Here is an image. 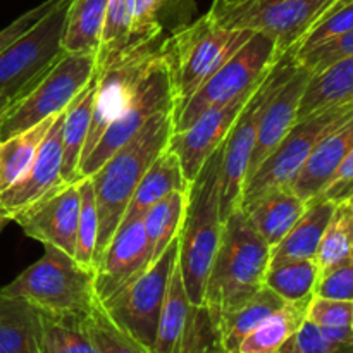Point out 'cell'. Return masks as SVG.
<instances>
[{"label": "cell", "mask_w": 353, "mask_h": 353, "mask_svg": "<svg viewBox=\"0 0 353 353\" xmlns=\"http://www.w3.org/2000/svg\"><path fill=\"white\" fill-rule=\"evenodd\" d=\"M271 262V247L252 228L241 209H234L223 223L219 247L210 265L203 307L219 324L255 293L264 288Z\"/></svg>", "instance_id": "cell-1"}, {"label": "cell", "mask_w": 353, "mask_h": 353, "mask_svg": "<svg viewBox=\"0 0 353 353\" xmlns=\"http://www.w3.org/2000/svg\"><path fill=\"white\" fill-rule=\"evenodd\" d=\"M174 109L176 107H171L152 116L143 128L92 176L99 209L95 268L119 228L138 183L157 155L168 147L174 131Z\"/></svg>", "instance_id": "cell-2"}, {"label": "cell", "mask_w": 353, "mask_h": 353, "mask_svg": "<svg viewBox=\"0 0 353 353\" xmlns=\"http://www.w3.org/2000/svg\"><path fill=\"white\" fill-rule=\"evenodd\" d=\"M223 147L200 169L190 185L188 205L178 236V265L190 302L203 307L205 285L223 233L221 216Z\"/></svg>", "instance_id": "cell-3"}, {"label": "cell", "mask_w": 353, "mask_h": 353, "mask_svg": "<svg viewBox=\"0 0 353 353\" xmlns=\"http://www.w3.org/2000/svg\"><path fill=\"white\" fill-rule=\"evenodd\" d=\"M0 295L26 300L41 312L59 317H85L99 302L92 269L52 245H43L41 259L2 286Z\"/></svg>", "instance_id": "cell-4"}, {"label": "cell", "mask_w": 353, "mask_h": 353, "mask_svg": "<svg viewBox=\"0 0 353 353\" xmlns=\"http://www.w3.org/2000/svg\"><path fill=\"white\" fill-rule=\"evenodd\" d=\"M252 34V31L221 26L209 14L178 28L172 37L165 40L176 109H179L234 52L240 50Z\"/></svg>", "instance_id": "cell-5"}, {"label": "cell", "mask_w": 353, "mask_h": 353, "mask_svg": "<svg viewBox=\"0 0 353 353\" xmlns=\"http://www.w3.org/2000/svg\"><path fill=\"white\" fill-rule=\"evenodd\" d=\"M338 0H214L209 16L230 30L261 33L281 54L296 48Z\"/></svg>", "instance_id": "cell-6"}, {"label": "cell", "mask_w": 353, "mask_h": 353, "mask_svg": "<svg viewBox=\"0 0 353 353\" xmlns=\"http://www.w3.org/2000/svg\"><path fill=\"white\" fill-rule=\"evenodd\" d=\"M97 74L95 55L62 54L0 112V141L64 112Z\"/></svg>", "instance_id": "cell-7"}, {"label": "cell", "mask_w": 353, "mask_h": 353, "mask_svg": "<svg viewBox=\"0 0 353 353\" xmlns=\"http://www.w3.org/2000/svg\"><path fill=\"white\" fill-rule=\"evenodd\" d=\"M285 55L279 52L274 40L261 33L252 34L250 40L234 52L179 109H174V131L188 128L207 110L226 105L252 92Z\"/></svg>", "instance_id": "cell-8"}, {"label": "cell", "mask_w": 353, "mask_h": 353, "mask_svg": "<svg viewBox=\"0 0 353 353\" xmlns=\"http://www.w3.org/2000/svg\"><path fill=\"white\" fill-rule=\"evenodd\" d=\"M353 116V102L331 105L296 119L281 143L245 183L241 203L276 188H290L317 145Z\"/></svg>", "instance_id": "cell-9"}, {"label": "cell", "mask_w": 353, "mask_h": 353, "mask_svg": "<svg viewBox=\"0 0 353 353\" xmlns=\"http://www.w3.org/2000/svg\"><path fill=\"white\" fill-rule=\"evenodd\" d=\"M178 261V238L134 281L100 303L121 331L154 353L168 281Z\"/></svg>", "instance_id": "cell-10"}, {"label": "cell", "mask_w": 353, "mask_h": 353, "mask_svg": "<svg viewBox=\"0 0 353 353\" xmlns=\"http://www.w3.org/2000/svg\"><path fill=\"white\" fill-rule=\"evenodd\" d=\"M293 65H295L293 54H286L285 57L279 59L278 64L269 71V74L252 93L247 105L236 117L226 141L223 143V161H221V216H223V221L234 209H240L241 193L247 181L248 165H250L261 116L268 100L285 81Z\"/></svg>", "instance_id": "cell-11"}, {"label": "cell", "mask_w": 353, "mask_h": 353, "mask_svg": "<svg viewBox=\"0 0 353 353\" xmlns=\"http://www.w3.org/2000/svg\"><path fill=\"white\" fill-rule=\"evenodd\" d=\"M171 107H176V97L164 40V48L159 52L148 71L141 78L140 86L130 105L119 114L116 121L107 126L100 140L97 141L95 148L81 162L78 181L83 178H92L123 145H126L143 128V124L152 116Z\"/></svg>", "instance_id": "cell-12"}, {"label": "cell", "mask_w": 353, "mask_h": 353, "mask_svg": "<svg viewBox=\"0 0 353 353\" xmlns=\"http://www.w3.org/2000/svg\"><path fill=\"white\" fill-rule=\"evenodd\" d=\"M71 2L59 0L50 12L0 54V112L64 54L61 40Z\"/></svg>", "instance_id": "cell-13"}, {"label": "cell", "mask_w": 353, "mask_h": 353, "mask_svg": "<svg viewBox=\"0 0 353 353\" xmlns=\"http://www.w3.org/2000/svg\"><path fill=\"white\" fill-rule=\"evenodd\" d=\"M154 353H226L209 310L190 302L178 261L169 276Z\"/></svg>", "instance_id": "cell-14"}, {"label": "cell", "mask_w": 353, "mask_h": 353, "mask_svg": "<svg viewBox=\"0 0 353 353\" xmlns=\"http://www.w3.org/2000/svg\"><path fill=\"white\" fill-rule=\"evenodd\" d=\"M164 48L162 38L147 43H138L124 50L117 59L99 72L97 78L95 105H93L92 126H90L88 140H86L83 161L95 148L97 141L103 134L112 121L126 109L133 100L141 78L152 65L159 52ZM81 161V162H83Z\"/></svg>", "instance_id": "cell-15"}, {"label": "cell", "mask_w": 353, "mask_h": 353, "mask_svg": "<svg viewBox=\"0 0 353 353\" xmlns=\"http://www.w3.org/2000/svg\"><path fill=\"white\" fill-rule=\"evenodd\" d=\"M152 262L150 245L141 219L121 223L93 271V288L99 303L112 299Z\"/></svg>", "instance_id": "cell-16"}, {"label": "cell", "mask_w": 353, "mask_h": 353, "mask_svg": "<svg viewBox=\"0 0 353 353\" xmlns=\"http://www.w3.org/2000/svg\"><path fill=\"white\" fill-rule=\"evenodd\" d=\"M255 88L234 99L233 102L226 103V105L207 110L185 130L172 131L168 147L178 155L179 162H181L183 174H185L186 181L190 185L195 181L200 169L212 157L214 152L223 147L234 121L240 116L243 107L247 105L248 99L255 92Z\"/></svg>", "instance_id": "cell-17"}, {"label": "cell", "mask_w": 353, "mask_h": 353, "mask_svg": "<svg viewBox=\"0 0 353 353\" xmlns=\"http://www.w3.org/2000/svg\"><path fill=\"white\" fill-rule=\"evenodd\" d=\"M78 217L79 186L74 183L54 190L34 205L17 214L12 221L19 224L26 236L41 245L57 247L74 257Z\"/></svg>", "instance_id": "cell-18"}, {"label": "cell", "mask_w": 353, "mask_h": 353, "mask_svg": "<svg viewBox=\"0 0 353 353\" xmlns=\"http://www.w3.org/2000/svg\"><path fill=\"white\" fill-rule=\"evenodd\" d=\"M65 112V110H64ZM59 114L50 131L38 148L23 178L17 179L10 188L0 193V216L12 221L19 212L34 205L38 200L47 196L54 190L61 188V165H62V117Z\"/></svg>", "instance_id": "cell-19"}, {"label": "cell", "mask_w": 353, "mask_h": 353, "mask_svg": "<svg viewBox=\"0 0 353 353\" xmlns=\"http://www.w3.org/2000/svg\"><path fill=\"white\" fill-rule=\"evenodd\" d=\"M310 74L312 72L307 71L305 68H302L295 61V65L290 71V74L286 76L285 81L276 88V92L272 93L271 99L265 103L264 112L261 116V123H259L254 150H252L247 181L261 168L262 162L274 152V148L281 143L286 133L296 123L300 100H302L303 90H305Z\"/></svg>", "instance_id": "cell-20"}, {"label": "cell", "mask_w": 353, "mask_h": 353, "mask_svg": "<svg viewBox=\"0 0 353 353\" xmlns=\"http://www.w3.org/2000/svg\"><path fill=\"white\" fill-rule=\"evenodd\" d=\"M248 223L268 241L269 247H276L296 221L305 212L307 202L290 188H276L255 196L240 207Z\"/></svg>", "instance_id": "cell-21"}, {"label": "cell", "mask_w": 353, "mask_h": 353, "mask_svg": "<svg viewBox=\"0 0 353 353\" xmlns=\"http://www.w3.org/2000/svg\"><path fill=\"white\" fill-rule=\"evenodd\" d=\"M353 148V116L347 123L338 126L336 130L331 131L319 145L302 171L299 172L295 179H293L292 190L293 193L303 199L305 202L312 200L314 196L319 195L321 190L327 185L336 169L340 168L341 162L347 159Z\"/></svg>", "instance_id": "cell-22"}, {"label": "cell", "mask_w": 353, "mask_h": 353, "mask_svg": "<svg viewBox=\"0 0 353 353\" xmlns=\"http://www.w3.org/2000/svg\"><path fill=\"white\" fill-rule=\"evenodd\" d=\"M97 78L90 81V85L76 97L71 105L65 109L62 117V165H61V185H74L78 183L79 165L83 161L86 140H88L90 126H92L93 105H95Z\"/></svg>", "instance_id": "cell-23"}, {"label": "cell", "mask_w": 353, "mask_h": 353, "mask_svg": "<svg viewBox=\"0 0 353 353\" xmlns=\"http://www.w3.org/2000/svg\"><path fill=\"white\" fill-rule=\"evenodd\" d=\"M188 190L190 183L186 181L185 174H183V168L178 155L171 148L165 147L157 155V159L152 162L141 181L138 183L121 223L141 219L143 214L154 203L168 196L171 192H188Z\"/></svg>", "instance_id": "cell-24"}, {"label": "cell", "mask_w": 353, "mask_h": 353, "mask_svg": "<svg viewBox=\"0 0 353 353\" xmlns=\"http://www.w3.org/2000/svg\"><path fill=\"white\" fill-rule=\"evenodd\" d=\"M0 353H43L41 312L26 300L0 295Z\"/></svg>", "instance_id": "cell-25"}, {"label": "cell", "mask_w": 353, "mask_h": 353, "mask_svg": "<svg viewBox=\"0 0 353 353\" xmlns=\"http://www.w3.org/2000/svg\"><path fill=\"white\" fill-rule=\"evenodd\" d=\"M336 203L323 199H312L307 202L305 212L295 226L276 247L271 248V261L281 259H310L316 261L321 240L330 224Z\"/></svg>", "instance_id": "cell-26"}, {"label": "cell", "mask_w": 353, "mask_h": 353, "mask_svg": "<svg viewBox=\"0 0 353 353\" xmlns=\"http://www.w3.org/2000/svg\"><path fill=\"white\" fill-rule=\"evenodd\" d=\"M348 102H353V55L310 74L300 100L296 119L316 110Z\"/></svg>", "instance_id": "cell-27"}, {"label": "cell", "mask_w": 353, "mask_h": 353, "mask_svg": "<svg viewBox=\"0 0 353 353\" xmlns=\"http://www.w3.org/2000/svg\"><path fill=\"white\" fill-rule=\"evenodd\" d=\"M312 300V299H310ZM309 302H286L241 340L234 353H279L307 319Z\"/></svg>", "instance_id": "cell-28"}, {"label": "cell", "mask_w": 353, "mask_h": 353, "mask_svg": "<svg viewBox=\"0 0 353 353\" xmlns=\"http://www.w3.org/2000/svg\"><path fill=\"white\" fill-rule=\"evenodd\" d=\"M107 0H72L68 10L61 47L65 54H99Z\"/></svg>", "instance_id": "cell-29"}, {"label": "cell", "mask_w": 353, "mask_h": 353, "mask_svg": "<svg viewBox=\"0 0 353 353\" xmlns=\"http://www.w3.org/2000/svg\"><path fill=\"white\" fill-rule=\"evenodd\" d=\"M319 268L310 259H281L269 262L264 286L285 302H309L319 281Z\"/></svg>", "instance_id": "cell-30"}, {"label": "cell", "mask_w": 353, "mask_h": 353, "mask_svg": "<svg viewBox=\"0 0 353 353\" xmlns=\"http://www.w3.org/2000/svg\"><path fill=\"white\" fill-rule=\"evenodd\" d=\"M57 116L48 117L37 126L0 141V193L23 178Z\"/></svg>", "instance_id": "cell-31"}, {"label": "cell", "mask_w": 353, "mask_h": 353, "mask_svg": "<svg viewBox=\"0 0 353 353\" xmlns=\"http://www.w3.org/2000/svg\"><path fill=\"white\" fill-rule=\"evenodd\" d=\"M188 192H171L154 203L141 217L147 241L150 245L152 261L161 257L162 252L179 236L188 205Z\"/></svg>", "instance_id": "cell-32"}, {"label": "cell", "mask_w": 353, "mask_h": 353, "mask_svg": "<svg viewBox=\"0 0 353 353\" xmlns=\"http://www.w3.org/2000/svg\"><path fill=\"white\" fill-rule=\"evenodd\" d=\"M285 303V300L279 299L274 292H271V290L264 286L248 302H245L236 310L228 314L219 324L221 343H223L224 352L234 353L238 345L241 343V340L252 330H255L272 312L281 309Z\"/></svg>", "instance_id": "cell-33"}, {"label": "cell", "mask_w": 353, "mask_h": 353, "mask_svg": "<svg viewBox=\"0 0 353 353\" xmlns=\"http://www.w3.org/2000/svg\"><path fill=\"white\" fill-rule=\"evenodd\" d=\"M353 261V209L348 200L336 203L316 255L319 274Z\"/></svg>", "instance_id": "cell-34"}, {"label": "cell", "mask_w": 353, "mask_h": 353, "mask_svg": "<svg viewBox=\"0 0 353 353\" xmlns=\"http://www.w3.org/2000/svg\"><path fill=\"white\" fill-rule=\"evenodd\" d=\"M85 319L86 316L59 317L41 312L43 353H100Z\"/></svg>", "instance_id": "cell-35"}, {"label": "cell", "mask_w": 353, "mask_h": 353, "mask_svg": "<svg viewBox=\"0 0 353 353\" xmlns=\"http://www.w3.org/2000/svg\"><path fill=\"white\" fill-rule=\"evenodd\" d=\"M307 321L327 340L353 345V300L312 296L307 307Z\"/></svg>", "instance_id": "cell-36"}, {"label": "cell", "mask_w": 353, "mask_h": 353, "mask_svg": "<svg viewBox=\"0 0 353 353\" xmlns=\"http://www.w3.org/2000/svg\"><path fill=\"white\" fill-rule=\"evenodd\" d=\"M131 45L130 0H107L100 48L97 54V71H102Z\"/></svg>", "instance_id": "cell-37"}, {"label": "cell", "mask_w": 353, "mask_h": 353, "mask_svg": "<svg viewBox=\"0 0 353 353\" xmlns=\"http://www.w3.org/2000/svg\"><path fill=\"white\" fill-rule=\"evenodd\" d=\"M79 186V217L74 259L86 269L95 271V248L99 240V209L92 178H83Z\"/></svg>", "instance_id": "cell-38"}, {"label": "cell", "mask_w": 353, "mask_h": 353, "mask_svg": "<svg viewBox=\"0 0 353 353\" xmlns=\"http://www.w3.org/2000/svg\"><path fill=\"white\" fill-rule=\"evenodd\" d=\"M86 327L100 353H152L121 331L103 312L99 302L86 316Z\"/></svg>", "instance_id": "cell-39"}, {"label": "cell", "mask_w": 353, "mask_h": 353, "mask_svg": "<svg viewBox=\"0 0 353 353\" xmlns=\"http://www.w3.org/2000/svg\"><path fill=\"white\" fill-rule=\"evenodd\" d=\"M353 28V0H338L319 21L316 26L309 31L300 47L296 48L295 54L299 55L303 52H309L312 48L319 47V45L326 43V41L334 40V38L341 37L347 31Z\"/></svg>", "instance_id": "cell-40"}, {"label": "cell", "mask_w": 353, "mask_h": 353, "mask_svg": "<svg viewBox=\"0 0 353 353\" xmlns=\"http://www.w3.org/2000/svg\"><path fill=\"white\" fill-rule=\"evenodd\" d=\"M169 0H130L131 45L161 38L162 12Z\"/></svg>", "instance_id": "cell-41"}, {"label": "cell", "mask_w": 353, "mask_h": 353, "mask_svg": "<svg viewBox=\"0 0 353 353\" xmlns=\"http://www.w3.org/2000/svg\"><path fill=\"white\" fill-rule=\"evenodd\" d=\"M353 55V28L350 31H347L341 37L334 38V40L326 41V43L319 45V47L312 48L309 52H303V54L293 55L295 61L299 62L302 68H305L307 71L317 72L323 71L327 65L334 64V62L341 61L345 57H352Z\"/></svg>", "instance_id": "cell-42"}, {"label": "cell", "mask_w": 353, "mask_h": 353, "mask_svg": "<svg viewBox=\"0 0 353 353\" xmlns=\"http://www.w3.org/2000/svg\"><path fill=\"white\" fill-rule=\"evenodd\" d=\"M279 353H353V345L331 341L305 319L299 331L285 343Z\"/></svg>", "instance_id": "cell-43"}, {"label": "cell", "mask_w": 353, "mask_h": 353, "mask_svg": "<svg viewBox=\"0 0 353 353\" xmlns=\"http://www.w3.org/2000/svg\"><path fill=\"white\" fill-rule=\"evenodd\" d=\"M314 296L331 300H353V261L345 262L321 274Z\"/></svg>", "instance_id": "cell-44"}, {"label": "cell", "mask_w": 353, "mask_h": 353, "mask_svg": "<svg viewBox=\"0 0 353 353\" xmlns=\"http://www.w3.org/2000/svg\"><path fill=\"white\" fill-rule=\"evenodd\" d=\"M59 0H45L40 6L33 7V9L26 10L24 14H21L17 19H14L9 26H6L3 30H0V54L6 52L17 38L23 37L26 31H30L45 14L50 12L55 6H57Z\"/></svg>", "instance_id": "cell-45"}, {"label": "cell", "mask_w": 353, "mask_h": 353, "mask_svg": "<svg viewBox=\"0 0 353 353\" xmlns=\"http://www.w3.org/2000/svg\"><path fill=\"white\" fill-rule=\"evenodd\" d=\"M353 195V148L350 154L347 155L343 162H341L340 168L336 169V172L333 174V178L327 181V185L324 186L319 192V195L314 196V199H323L330 200V202L340 203L348 200Z\"/></svg>", "instance_id": "cell-46"}, {"label": "cell", "mask_w": 353, "mask_h": 353, "mask_svg": "<svg viewBox=\"0 0 353 353\" xmlns=\"http://www.w3.org/2000/svg\"><path fill=\"white\" fill-rule=\"evenodd\" d=\"M9 223H10V221L7 219V217L0 216V233H2V231H3V228H6L7 224H9Z\"/></svg>", "instance_id": "cell-47"}, {"label": "cell", "mask_w": 353, "mask_h": 353, "mask_svg": "<svg viewBox=\"0 0 353 353\" xmlns=\"http://www.w3.org/2000/svg\"><path fill=\"white\" fill-rule=\"evenodd\" d=\"M348 202H350V205H352V209H353V195L350 196V199H348Z\"/></svg>", "instance_id": "cell-48"}]
</instances>
